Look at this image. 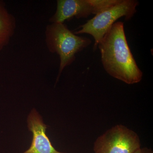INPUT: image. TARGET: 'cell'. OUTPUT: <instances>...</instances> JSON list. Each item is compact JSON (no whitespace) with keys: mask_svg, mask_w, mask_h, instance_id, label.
Listing matches in <instances>:
<instances>
[{"mask_svg":"<svg viewBox=\"0 0 153 153\" xmlns=\"http://www.w3.org/2000/svg\"><path fill=\"white\" fill-rule=\"evenodd\" d=\"M98 47L102 63L108 74L128 84L140 82L143 73L129 47L123 22L114 23Z\"/></svg>","mask_w":153,"mask_h":153,"instance_id":"cell-1","label":"cell"},{"mask_svg":"<svg viewBox=\"0 0 153 153\" xmlns=\"http://www.w3.org/2000/svg\"><path fill=\"white\" fill-rule=\"evenodd\" d=\"M46 35L49 51L53 53L55 52L60 57L58 79L63 69L75 60L76 53L91 43L90 39L76 36L62 23L55 22L49 25Z\"/></svg>","mask_w":153,"mask_h":153,"instance_id":"cell-2","label":"cell"},{"mask_svg":"<svg viewBox=\"0 0 153 153\" xmlns=\"http://www.w3.org/2000/svg\"><path fill=\"white\" fill-rule=\"evenodd\" d=\"M139 2L136 0H120L114 5L96 15L92 19L81 25L75 35L88 34L94 39L93 50L95 51L107 31L114 23L121 17L126 21L130 20L136 13Z\"/></svg>","mask_w":153,"mask_h":153,"instance_id":"cell-3","label":"cell"},{"mask_svg":"<svg viewBox=\"0 0 153 153\" xmlns=\"http://www.w3.org/2000/svg\"><path fill=\"white\" fill-rule=\"evenodd\" d=\"M139 137L134 131L117 125L96 140L94 153H134L141 148Z\"/></svg>","mask_w":153,"mask_h":153,"instance_id":"cell-4","label":"cell"},{"mask_svg":"<svg viewBox=\"0 0 153 153\" xmlns=\"http://www.w3.org/2000/svg\"><path fill=\"white\" fill-rule=\"evenodd\" d=\"M119 0H58L55 15L51 18L52 23H63L75 17L86 18L91 14L97 15L114 5Z\"/></svg>","mask_w":153,"mask_h":153,"instance_id":"cell-5","label":"cell"},{"mask_svg":"<svg viewBox=\"0 0 153 153\" xmlns=\"http://www.w3.org/2000/svg\"><path fill=\"white\" fill-rule=\"evenodd\" d=\"M28 129L33 133L30 148L23 153H64L55 149L46 134L47 126L41 115L33 108L27 119Z\"/></svg>","mask_w":153,"mask_h":153,"instance_id":"cell-6","label":"cell"},{"mask_svg":"<svg viewBox=\"0 0 153 153\" xmlns=\"http://www.w3.org/2000/svg\"><path fill=\"white\" fill-rule=\"evenodd\" d=\"M15 27L14 19L0 3V49L8 42Z\"/></svg>","mask_w":153,"mask_h":153,"instance_id":"cell-7","label":"cell"},{"mask_svg":"<svg viewBox=\"0 0 153 153\" xmlns=\"http://www.w3.org/2000/svg\"><path fill=\"white\" fill-rule=\"evenodd\" d=\"M134 153H153L152 149L148 148H140Z\"/></svg>","mask_w":153,"mask_h":153,"instance_id":"cell-8","label":"cell"}]
</instances>
